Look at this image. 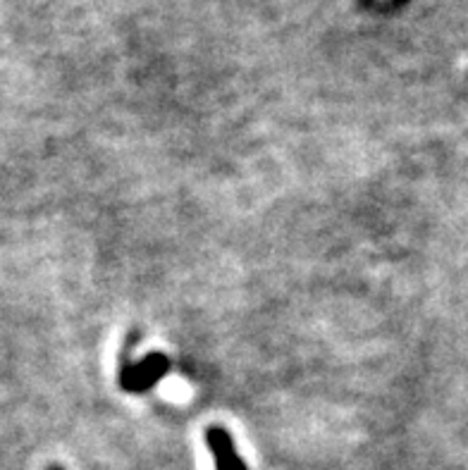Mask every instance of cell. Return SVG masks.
I'll return each instance as SVG.
<instances>
[{
  "mask_svg": "<svg viewBox=\"0 0 468 470\" xmlns=\"http://www.w3.org/2000/svg\"><path fill=\"white\" fill-rule=\"evenodd\" d=\"M170 368V363L163 354H151L137 365H125L120 375V385L127 392H146L151 389L158 380H163L165 373Z\"/></svg>",
  "mask_w": 468,
  "mask_h": 470,
  "instance_id": "cell-1",
  "label": "cell"
},
{
  "mask_svg": "<svg viewBox=\"0 0 468 470\" xmlns=\"http://www.w3.org/2000/svg\"><path fill=\"white\" fill-rule=\"evenodd\" d=\"M51 470H63V468H60V465H53V468Z\"/></svg>",
  "mask_w": 468,
  "mask_h": 470,
  "instance_id": "cell-3",
  "label": "cell"
},
{
  "mask_svg": "<svg viewBox=\"0 0 468 470\" xmlns=\"http://www.w3.org/2000/svg\"><path fill=\"white\" fill-rule=\"evenodd\" d=\"M206 442H209L210 454L216 458V470H247V464L237 454V446H234L225 427L210 425L206 430Z\"/></svg>",
  "mask_w": 468,
  "mask_h": 470,
  "instance_id": "cell-2",
  "label": "cell"
}]
</instances>
